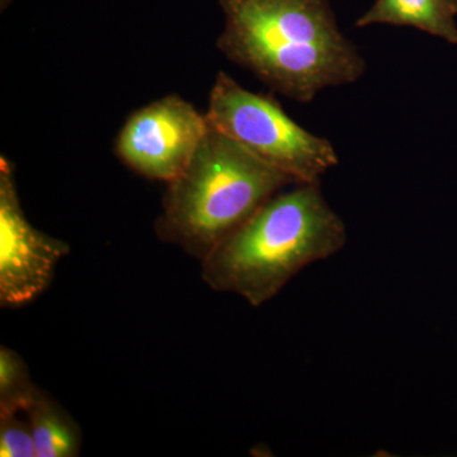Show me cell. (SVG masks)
I'll use <instances>...</instances> for the list:
<instances>
[{
	"label": "cell",
	"instance_id": "cell-1",
	"mask_svg": "<svg viewBox=\"0 0 457 457\" xmlns=\"http://www.w3.org/2000/svg\"><path fill=\"white\" fill-rule=\"evenodd\" d=\"M225 26L218 49L273 92L309 104L366 71L328 0H219Z\"/></svg>",
	"mask_w": 457,
	"mask_h": 457
},
{
	"label": "cell",
	"instance_id": "cell-2",
	"mask_svg": "<svg viewBox=\"0 0 457 457\" xmlns=\"http://www.w3.org/2000/svg\"><path fill=\"white\" fill-rule=\"evenodd\" d=\"M347 228L320 182L296 183L270 197L201 263L204 284L253 308L278 296L302 270L333 257Z\"/></svg>",
	"mask_w": 457,
	"mask_h": 457
},
{
	"label": "cell",
	"instance_id": "cell-3",
	"mask_svg": "<svg viewBox=\"0 0 457 457\" xmlns=\"http://www.w3.org/2000/svg\"><path fill=\"white\" fill-rule=\"evenodd\" d=\"M294 185L209 123L187 168L168 183L156 237L203 262L262 204Z\"/></svg>",
	"mask_w": 457,
	"mask_h": 457
},
{
	"label": "cell",
	"instance_id": "cell-4",
	"mask_svg": "<svg viewBox=\"0 0 457 457\" xmlns=\"http://www.w3.org/2000/svg\"><path fill=\"white\" fill-rule=\"evenodd\" d=\"M204 114L215 130L296 183L320 182L339 163L329 140L295 122L272 96L243 88L224 71L216 75Z\"/></svg>",
	"mask_w": 457,
	"mask_h": 457
},
{
	"label": "cell",
	"instance_id": "cell-5",
	"mask_svg": "<svg viewBox=\"0 0 457 457\" xmlns=\"http://www.w3.org/2000/svg\"><path fill=\"white\" fill-rule=\"evenodd\" d=\"M207 130L206 114L179 96H165L129 117L116 154L145 179L170 183L187 168Z\"/></svg>",
	"mask_w": 457,
	"mask_h": 457
},
{
	"label": "cell",
	"instance_id": "cell-6",
	"mask_svg": "<svg viewBox=\"0 0 457 457\" xmlns=\"http://www.w3.org/2000/svg\"><path fill=\"white\" fill-rule=\"evenodd\" d=\"M71 246L33 227L21 204L14 168L0 158V305L17 309L41 296Z\"/></svg>",
	"mask_w": 457,
	"mask_h": 457
},
{
	"label": "cell",
	"instance_id": "cell-7",
	"mask_svg": "<svg viewBox=\"0 0 457 457\" xmlns=\"http://www.w3.org/2000/svg\"><path fill=\"white\" fill-rule=\"evenodd\" d=\"M372 25L413 27L457 45L455 0H375L372 7L356 21L362 29Z\"/></svg>",
	"mask_w": 457,
	"mask_h": 457
},
{
	"label": "cell",
	"instance_id": "cell-8",
	"mask_svg": "<svg viewBox=\"0 0 457 457\" xmlns=\"http://www.w3.org/2000/svg\"><path fill=\"white\" fill-rule=\"evenodd\" d=\"M25 414L35 441L36 457L79 455L82 447L79 426L46 393L38 390Z\"/></svg>",
	"mask_w": 457,
	"mask_h": 457
},
{
	"label": "cell",
	"instance_id": "cell-9",
	"mask_svg": "<svg viewBox=\"0 0 457 457\" xmlns=\"http://www.w3.org/2000/svg\"><path fill=\"white\" fill-rule=\"evenodd\" d=\"M22 357L0 347V416L26 413L38 393Z\"/></svg>",
	"mask_w": 457,
	"mask_h": 457
},
{
	"label": "cell",
	"instance_id": "cell-10",
	"mask_svg": "<svg viewBox=\"0 0 457 457\" xmlns=\"http://www.w3.org/2000/svg\"><path fill=\"white\" fill-rule=\"evenodd\" d=\"M0 456L36 457L29 420L23 422L18 414L0 416Z\"/></svg>",
	"mask_w": 457,
	"mask_h": 457
},
{
	"label": "cell",
	"instance_id": "cell-11",
	"mask_svg": "<svg viewBox=\"0 0 457 457\" xmlns=\"http://www.w3.org/2000/svg\"><path fill=\"white\" fill-rule=\"evenodd\" d=\"M13 0H0V11L4 12Z\"/></svg>",
	"mask_w": 457,
	"mask_h": 457
},
{
	"label": "cell",
	"instance_id": "cell-12",
	"mask_svg": "<svg viewBox=\"0 0 457 457\" xmlns=\"http://www.w3.org/2000/svg\"><path fill=\"white\" fill-rule=\"evenodd\" d=\"M455 2H457V0H455Z\"/></svg>",
	"mask_w": 457,
	"mask_h": 457
}]
</instances>
